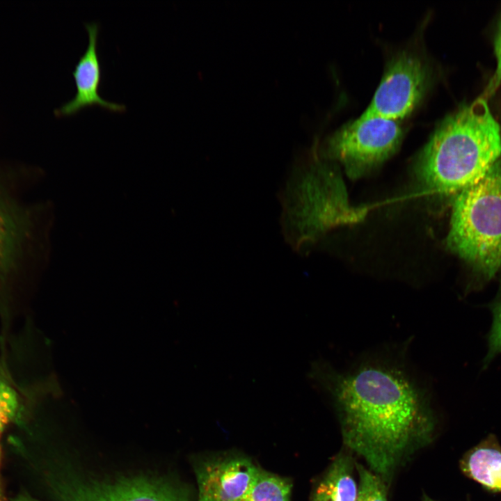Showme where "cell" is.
Listing matches in <instances>:
<instances>
[{"instance_id":"obj_1","label":"cell","mask_w":501,"mask_h":501,"mask_svg":"<svg viewBox=\"0 0 501 501\" xmlns=\"http://www.w3.org/2000/svg\"><path fill=\"white\" fill-rule=\"evenodd\" d=\"M314 374L333 397L344 443L375 472L388 475L429 439L434 422L428 401L401 369L371 363L343 374L317 367Z\"/></svg>"},{"instance_id":"obj_2","label":"cell","mask_w":501,"mask_h":501,"mask_svg":"<svg viewBox=\"0 0 501 501\" xmlns=\"http://www.w3.org/2000/svg\"><path fill=\"white\" fill-rule=\"evenodd\" d=\"M501 157V126L479 97L440 122L420 154L417 173L431 191L459 193Z\"/></svg>"},{"instance_id":"obj_3","label":"cell","mask_w":501,"mask_h":501,"mask_svg":"<svg viewBox=\"0 0 501 501\" xmlns=\"http://www.w3.org/2000/svg\"><path fill=\"white\" fill-rule=\"evenodd\" d=\"M450 249L484 280L501 267V157L457 193L447 239Z\"/></svg>"},{"instance_id":"obj_4","label":"cell","mask_w":501,"mask_h":501,"mask_svg":"<svg viewBox=\"0 0 501 501\" xmlns=\"http://www.w3.org/2000/svg\"><path fill=\"white\" fill-rule=\"evenodd\" d=\"M403 135L399 122L360 116L328 140V156L341 162L353 179L367 175L397 149Z\"/></svg>"},{"instance_id":"obj_5","label":"cell","mask_w":501,"mask_h":501,"mask_svg":"<svg viewBox=\"0 0 501 501\" xmlns=\"http://www.w3.org/2000/svg\"><path fill=\"white\" fill-rule=\"evenodd\" d=\"M430 72L420 58L402 52L389 63L369 106L361 115L399 122L410 115L423 98Z\"/></svg>"},{"instance_id":"obj_6","label":"cell","mask_w":501,"mask_h":501,"mask_svg":"<svg viewBox=\"0 0 501 501\" xmlns=\"http://www.w3.org/2000/svg\"><path fill=\"white\" fill-rule=\"evenodd\" d=\"M65 501H189L186 492L166 479L132 477L106 482H77L61 486Z\"/></svg>"},{"instance_id":"obj_7","label":"cell","mask_w":501,"mask_h":501,"mask_svg":"<svg viewBox=\"0 0 501 501\" xmlns=\"http://www.w3.org/2000/svg\"><path fill=\"white\" fill-rule=\"evenodd\" d=\"M259 470L249 459L230 457L200 463L196 468L198 501H238Z\"/></svg>"},{"instance_id":"obj_8","label":"cell","mask_w":501,"mask_h":501,"mask_svg":"<svg viewBox=\"0 0 501 501\" xmlns=\"http://www.w3.org/2000/svg\"><path fill=\"white\" fill-rule=\"evenodd\" d=\"M88 34V44L72 71L77 93L70 100L56 110L58 116H70L87 106L100 105L113 111L126 110L124 104L109 102L102 98L99 92L102 80L101 61L97 53L99 23L85 22Z\"/></svg>"},{"instance_id":"obj_9","label":"cell","mask_w":501,"mask_h":501,"mask_svg":"<svg viewBox=\"0 0 501 501\" xmlns=\"http://www.w3.org/2000/svg\"><path fill=\"white\" fill-rule=\"evenodd\" d=\"M460 468L468 478L491 493H501V446L493 434L488 435L466 452Z\"/></svg>"},{"instance_id":"obj_10","label":"cell","mask_w":501,"mask_h":501,"mask_svg":"<svg viewBox=\"0 0 501 501\" xmlns=\"http://www.w3.org/2000/svg\"><path fill=\"white\" fill-rule=\"evenodd\" d=\"M357 496L351 462L347 456H340L316 488L312 501H356Z\"/></svg>"},{"instance_id":"obj_11","label":"cell","mask_w":501,"mask_h":501,"mask_svg":"<svg viewBox=\"0 0 501 501\" xmlns=\"http://www.w3.org/2000/svg\"><path fill=\"white\" fill-rule=\"evenodd\" d=\"M290 492L288 481L259 470L251 486L238 501H289Z\"/></svg>"},{"instance_id":"obj_12","label":"cell","mask_w":501,"mask_h":501,"mask_svg":"<svg viewBox=\"0 0 501 501\" xmlns=\"http://www.w3.org/2000/svg\"><path fill=\"white\" fill-rule=\"evenodd\" d=\"M19 239L18 224L0 200V283L11 267Z\"/></svg>"},{"instance_id":"obj_13","label":"cell","mask_w":501,"mask_h":501,"mask_svg":"<svg viewBox=\"0 0 501 501\" xmlns=\"http://www.w3.org/2000/svg\"><path fill=\"white\" fill-rule=\"evenodd\" d=\"M359 486L356 501H387L385 486L374 474L357 465Z\"/></svg>"},{"instance_id":"obj_14","label":"cell","mask_w":501,"mask_h":501,"mask_svg":"<svg viewBox=\"0 0 501 501\" xmlns=\"http://www.w3.org/2000/svg\"><path fill=\"white\" fill-rule=\"evenodd\" d=\"M490 309L493 321L488 335V350L484 360L485 366L501 353V283L499 294Z\"/></svg>"},{"instance_id":"obj_15","label":"cell","mask_w":501,"mask_h":501,"mask_svg":"<svg viewBox=\"0 0 501 501\" xmlns=\"http://www.w3.org/2000/svg\"><path fill=\"white\" fill-rule=\"evenodd\" d=\"M19 401L16 390L0 376V433L17 417Z\"/></svg>"},{"instance_id":"obj_16","label":"cell","mask_w":501,"mask_h":501,"mask_svg":"<svg viewBox=\"0 0 501 501\" xmlns=\"http://www.w3.org/2000/svg\"><path fill=\"white\" fill-rule=\"evenodd\" d=\"M494 51L497 62L496 69L490 79L484 93L481 95V97L487 100L501 86V19L498 23L494 38Z\"/></svg>"},{"instance_id":"obj_17","label":"cell","mask_w":501,"mask_h":501,"mask_svg":"<svg viewBox=\"0 0 501 501\" xmlns=\"http://www.w3.org/2000/svg\"><path fill=\"white\" fill-rule=\"evenodd\" d=\"M11 501H38L29 495H18L14 499H13Z\"/></svg>"},{"instance_id":"obj_18","label":"cell","mask_w":501,"mask_h":501,"mask_svg":"<svg viewBox=\"0 0 501 501\" xmlns=\"http://www.w3.org/2000/svg\"><path fill=\"white\" fill-rule=\"evenodd\" d=\"M0 501H3L2 495H1V485H0Z\"/></svg>"},{"instance_id":"obj_19","label":"cell","mask_w":501,"mask_h":501,"mask_svg":"<svg viewBox=\"0 0 501 501\" xmlns=\"http://www.w3.org/2000/svg\"><path fill=\"white\" fill-rule=\"evenodd\" d=\"M424 501H434L430 498H426V499Z\"/></svg>"}]
</instances>
